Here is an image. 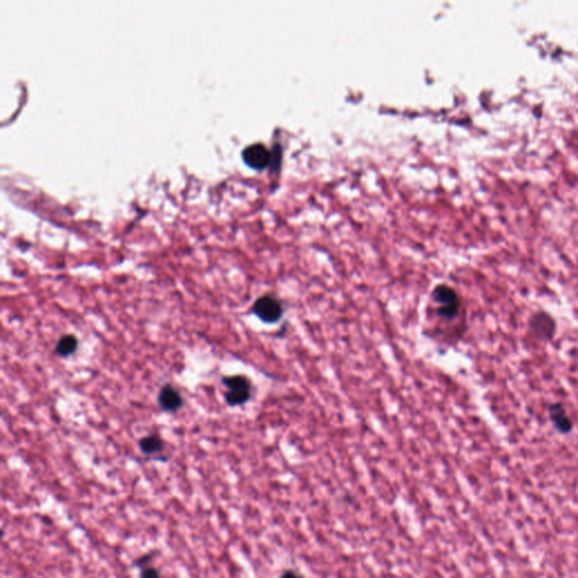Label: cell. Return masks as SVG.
I'll return each instance as SVG.
<instances>
[{"label":"cell","mask_w":578,"mask_h":578,"mask_svg":"<svg viewBox=\"0 0 578 578\" xmlns=\"http://www.w3.org/2000/svg\"><path fill=\"white\" fill-rule=\"evenodd\" d=\"M432 300L437 305L436 313L445 320L452 321L458 317L461 311V298L453 287L440 284L432 289Z\"/></svg>","instance_id":"6da1fadb"},{"label":"cell","mask_w":578,"mask_h":578,"mask_svg":"<svg viewBox=\"0 0 578 578\" xmlns=\"http://www.w3.org/2000/svg\"><path fill=\"white\" fill-rule=\"evenodd\" d=\"M223 384L228 389L225 393V399L230 407L242 406L250 400L252 385L243 375L224 377Z\"/></svg>","instance_id":"7a4b0ae2"},{"label":"cell","mask_w":578,"mask_h":578,"mask_svg":"<svg viewBox=\"0 0 578 578\" xmlns=\"http://www.w3.org/2000/svg\"><path fill=\"white\" fill-rule=\"evenodd\" d=\"M253 313L264 323L278 322L284 315V306L273 295H264L253 304Z\"/></svg>","instance_id":"3957f363"},{"label":"cell","mask_w":578,"mask_h":578,"mask_svg":"<svg viewBox=\"0 0 578 578\" xmlns=\"http://www.w3.org/2000/svg\"><path fill=\"white\" fill-rule=\"evenodd\" d=\"M556 321L547 312L539 311L531 317L529 322V332L536 340L548 343L556 334Z\"/></svg>","instance_id":"277c9868"},{"label":"cell","mask_w":578,"mask_h":578,"mask_svg":"<svg viewBox=\"0 0 578 578\" xmlns=\"http://www.w3.org/2000/svg\"><path fill=\"white\" fill-rule=\"evenodd\" d=\"M271 156H273V153L270 152L266 145L260 143L249 145L243 149V153H242V158L244 160L245 163L256 170L267 167L271 160Z\"/></svg>","instance_id":"5b68a950"},{"label":"cell","mask_w":578,"mask_h":578,"mask_svg":"<svg viewBox=\"0 0 578 578\" xmlns=\"http://www.w3.org/2000/svg\"><path fill=\"white\" fill-rule=\"evenodd\" d=\"M549 418L553 428L560 434H570L573 432V420L567 415V411L565 409L562 402H556L549 406Z\"/></svg>","instance_id":"8992f818"},{"label":"cell","mask_w":578,"mask_h":578,"mask_svg":"<svg viewBox=\"0 0 578 578\" xmlns=\"http://www.w3.org/2000/svg\"><path fill=\"white\" fill-rule=\"evenodd\" d=\"M158 403L160 408L165 411L175 413L182 407L183 399L175 387L171 385H165L160 389V394H158Z\"/></svg>","instance_id":"52a82bcc"},{"label":"cell","mask_w":578,"mask_h":578,"mask_svg":"<svg viewBox=\"0 0 578 578\" xmlns=\"http://www.w3.org/2000/svg\"><path fill=\"white\" fill-rule=\"evenodd\" d=\"M78 340L73 334H66L56 346V354L60 357H68L76 353Z\"/></svg>","instance_id":"ba28073f"},{"label":"cell","mask_w":578,"mask_h":578,"mask_svg":"<svg viewBox=\"0 0 578 578\" xmlns=\"http://www.w3.org/2000/svg\"><path fill=\"white\" fill-rule=\"evenodd\" d=\"M141 452L146 455H154L163 449V441L158 435H148L139 441Z\"/></svg>","instance_id":"9c48e42d"},{"label":"cell","mask_w":578,"mask_h":578,"mask_svg":"<svg viewBox=\"0 0 578 578\" xmlns=\"http://www.w3.org/2000/svg\"><path fill=\"white\" fill-rule=\"evenodd\" d=\"M139 578H160V570L153 566H143L141 568V576Z\"/></svg>","instance_id":"30bf717a"},{"label":"cell","mask_w":578,"mask_h":578,"mask_svg":"<svg viewBox=\"0 0 578 578\" xmlns=\"http://www.w3.org/2000/svg\"><path fill=\"white\" fill-rule=\"evenodd\" d=\"M281 578H303L298 576L297 574H295L294 572H286L284 573V575L281 576Z\"/></svg>","instance_id":"8fae6325"}]
</instances>
